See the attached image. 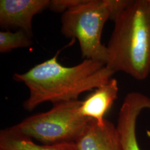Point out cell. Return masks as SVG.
Segmentation results:
<instances>
[{
	"instance_id": "obj_1",
	"label": "cell",
	"mask_w": 150,
	"mask_h": 150,
	"mask_svg": "<svg viewBox=\"0 0 150 150\" xmlns=\"http://www.w3.org/2000/svg\"><path fill=\"white\" fill-rule=\"evenodd\" d=\"M61 50L27 72L13 75V79L24 83L30 91L23 103L25 110L32 111L45 102L54 105L79 100L82 93L106 83L115 74L105 64L93 59H85L72 67L64 66L57 59Z\"/></svg>"
},
{
	"instance_id": "obj_2",
	"label": "cell",
	"mask_w": 150,
	"mask_h": 150,
	"mask_svg": "<svg viewBox=\"0 0 150 150\" xmlns=\"http://www.w3.org/2000/svg\"><path fill=\"white\" fill-rule=\"evenodd\" d=\"M114 23L106 67L145 80L150 75V0H130Z\"/></svg>"
},
{
	"instance_id": "obj_3",
	"label": "cell",
	"mask_w": 150,
	"mask_h": 150,
	"mask_svg": "<svg viewBox=\"0 0 150 150\" xmlns=\"http://www.w3.org/2000/svg\"><path fill=\"white\" fill-rule=\"evenodd\" d=\"M81 102L79 100L54 104L47 111L29 116L10 127L42 145L75 143L91 120L80 112Z\"/></svg>"
},
{
	"instance_id": "obj_4",
	"label": "cell",
	"mask_w": 150,
	"mask_h": 150,
	"mask_svg": "<svg viewBox=\"0 0 150 150\" xmlns=\"http://www.w3.org/2000/svg\"><path fill=\"white\" fill-rule=\"evenodd\" d=\"M108 20L111 13L107 0H81L63 13L61 32L66 38L78 40L82 58L106 64L108 51L101 36Z\"/></svg>"
},
{
	"instance_id": "obj_5",
	"label": "cell",
	"mask_w": 150,
	"mask_h": 150,
	"mask_svg": "<svg viewBox=\"0 0 150 150\" xmlns=\"http://www.w3.org/2000/svg\"><path fill=\"white\" fill-rule=\"evenodd\" d=\"M150 109V98L139 92L129 93L123 100L116 125L122 150H141L136 136L139 114Z\"/></svg>"
},
{
	"instance_id": "obj_6",
	"label": "cell",
	"mask_w": 150,
	"mask_h": 150,
	"mask_svg": "<svg viewBox=\"0 0 150 150\" xmlns=\"http://www.w3.org/2000/svg\"><path fill=\"white\" fill-rule=\"evenodd\" d=\"M50 0H1L0 26L18 28L32 36V21L36 14L49 7Z\"/></svg>"
},
{
	"instance_id": "obj_7",
	"label": "cell",
	"mask_w": 150,
	"mask_h": 150,
	"mask_svg": "<svg viewBox=\"0 0 150 150\" xmlns=\"http://www.w3.org/2000/svg\"><path fill=\"white\" fill-rule=\"evenodd\" d=\"M75 144L78 150H122L116 126L107 119L103 124L91 119Z\"/></svg>"
},
{
	"instance_id": "obj_8",
	"label": "cell",
	"mask_w": 150,
	"mask_h": 150,
	"mask_svg": "<svg viewBox=\"0 0 150 150\" xmlns=\"http://www.w3.org/2000/svg\"><path fill=\"white\" fill-rule=\"evenodd\" d=\"M118 91L117 81L111 78L82 101L80 112L84 117L103 124L106 120V113L118 97Z\"/></svg>"
},
{
	"instance_id": "obj_9",
	"label": "cell",
	"mask_w": 150,
	"mask_h": 150,
	"mask_svg": "<svg viewBox=\"0 0 150 150\" xmlns=\"http://www.w3.org/2000/svg\"><path fill=\"white\" fill-rule=\"evenodd\" d=\"M0 150H78L75 143L57 145L38 144L33 140L18 134L10 127L0 131Z\"/></svg>"
},
{
	"instance_id": "obj_10",
	"label": "cell",
	"mask_w": 150,
	"mask_h": 150,
	"mask_svg": "<svg viewBox=\"0 0 150 150\" xmlns=\"http://www.w3.org/2000/svg\"><path fill=\"white\" fill-rule=\"evenodd\" d=\"M31 36L22 30L16 32H0V52L6 53L19 48H28L32 46Z\"/></svg>"
},
{
	"instance_id": "obj_11",
	"label": "cell",
	"mask_w": 150,
	"mask_h": 150,
	"mask_svg": "<svg viewBox=\"0 0 150 150\" xmlns=\"http://www.w3.org/2000/svg\"><path fill=\"white\" fill-rule=\"evenodd\" d=\"M81 0H52L49 8L54 12H64L80 2Z\"/></svg>"
}]
</instances>
